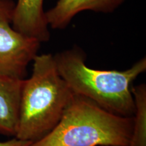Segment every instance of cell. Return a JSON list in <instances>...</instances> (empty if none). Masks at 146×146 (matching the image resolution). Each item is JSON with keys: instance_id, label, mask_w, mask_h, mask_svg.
<instances>
[{"instance_id": "1", "label": "cell", "mask_w": 146, "mask_h": 146, "mask_svg": "<svg viewBox=\"0 0 146 146\" xmlns=\"http://www.w3.org/2000/svg\"><path fill=\"white\" fill-rule=\"evenodd\" d=\"M56 68L74 94L88 98L106 110L132 118L135 103L131 84L146 70L143 58L125 70H102L89 68L81 48L74 47L54 56Z\"/></svg>"}, {"instance_id": "3", "label": "cell", "mask_w": 146, "mask_h": 146, "mask_svg": "<svg viewBox=\"0 0 146 146\" xmlns=\"http://www.w3.org/2000/svg\"><path fill=\"white\" fill-rule=\"evenodd\" d=\"M132 131L133 117L112 114L73 94L54 129L28 146H129Z\"/></svg>"}, {"instance_id": "7", "label": "cell", "mask_w": 146, "mask_h": 146, "mask_svg": "<svg viewBox=\"0 0 146 146\" xmlns=\"http://www.w3.org/2000/svg\"><path fill=\"white\" fill-rule=\"evenodd\" d=\"M25 79L0 75V134L15 137Z\"/></svg>"}, {"instance_id": "5", "label": "cell", "mask_w": 146, "mask_h": 146, "mask_svg": "<svg viewBox=\"0 0 146 146\" xmlns=\"http://www.w3.org/2000/svg\"><path fill=\"white\" fill-rule=\"evenodd\" d=\"M43 0H18L12 14V27L16 31L37 39L40 43L50 40Z\"/></svg>"}, {"instance_id": "6", "label": "cell", "mask_w": 146, "mask_h": 146, "mask_svg": "<svg viewBox=\"0 0 146 146\" xmlns=\"http://www.w3.org/2000/svg\"><path fill=\"white\" fill-rule=\"evenodd\" d=\"M127 0H58L52 9L45 12L49 26L54 29H64L76 14L83 11L111 13Z\"/></svg>"}, {"instance_id": "8", "label": "cell", "mask_w": 146, "mask_h": 146, "mask_svg": "<svg viewBox=\"0 0 146 146\" xmlns=\"http://www.w3.org/2000/svg\"><path fill=\"white\" fill-rule=\"evenodd\" d=\"M135 103L133 131L129 146H146V85L131 87Z\"/></svg>"}, {"instance_id": "9", "label": "cell", "mask_w": 146, "mask_h": 146, "mask_svg": "<svg viewBox=\"0 0 146 146\" xmlns=\"http://www.w3.org/2000/svg\"><path fill=\"white\" fill-rule=\"evenodd\" d=\"M32 142L18 139L14 137L6 141H0V146H28Z\"/></svg>"}, {"instance_id": "4", "label": "cell", "mask_w": 146, "mask_h": 146, "mask_svg": "<svg viewBox=\"0 0 146 146\" xmlns=\"http://www.w3.org/2000/svg\"><path fill=\"white\" fill-rule=\"evenodd\" d=\"M14 5L12 0H0V75L25 79L41 43L12 27Z\"/></svg>"}, {"instance_id": "2", "label": "cell", "mask_w": 146, "mask_h": 146, "mask_svg": "<svg viewBox=\"0 0 146 146\" xmlns=\"http://www.w3.org/2000/svg\"><path fill=\"white\" fill-rule=\"evenodd\" d=\"M31 77L21 91L16 135L35 142L50 133L59 123L73 93L61 77L51 54L36 55Z\"/></svg>"}, {"instance_id": "10", "label": "cell", "mask_w": 146, "mask_h": 146, "mask_svg": "<svg viewBox=\"0 0 146 146\" xmlns=\"http://www.w3.org/2000/svg\"><path fill=\"white\" fill-rule=\"evenodd\" d=\"M102 146H121V145H102Z\"/></svg>"}]
</instances>
